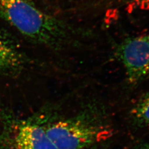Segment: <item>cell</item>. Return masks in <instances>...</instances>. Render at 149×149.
<instances>
[{"instance_id": "6da1fadb", "label": "cell", "mask_w": 149, "mask_h": 149, "mask_svg": "<svg viewBox=\"0 0 149 149\" xmlns=\"http://www.w3.org/2000/svg\"><path fill=\"white\" fill-rule=\"evenodd\" d=\"M0 19L33 42L55 50L68 46L74 36L70 26L40 10L33 0H0Z\"/></svg>"}, {"instance_id": "7a4b0ae2", "label": "cell", "mask_w": 149, "mask_h": 149, "mask_svg": "<svg viewBox=\"0 0 149 149\" xmlns=\"http://www.w3.org/2000/svg\"><path fill=\"white\" fill-rule=\"evenodd\" d=\"M56 149H86L107 140L113 129L96 109L43 125Z\"/></svg>"}, {"instance_id": "3957f363", "label": "cell", "mask_w": 149, "mask_h": 149, "mask_svg": "<svg viewBox=\"0 0 149 149\" xmlns=\"http://www.w3.org/2000/svg\"><path fill=\"white\" fill-rule=\"evenodd\" d=\"M0 149H56L43 125L23 119L6 121L0 134Z\"/></svg>"}, {"instance_id": "277c9868", "label": "cell", "mask_w": 149, "mask_h": 149, "mask_svg": "<svg viewBox=\"0 0 149 149\" xmlns=\"http://www.w3.org/2000/svg\"><path fill=\"white\" fill-rule=\"evenodd\" d=\"M116 55L129 82L139 83L149 74V33L125 39L118 45Z\"/></svg>"}, {"instance_id": "5b68a950", "label": "cell", "mask_w": 149, "mask_h": 149, "mask_svg": "<svg viewBox=\"0 0 149 149\" xmlns=\"http://www.w3.org/2000/svg\"><path fill=\"white\" fill-rule=\"evenodd\" d=\"M25 61L15 43L0 29V76L19 72L24 68Z\"/></svg>"}, {"instance_id": "8992f818", "label": "cell", "mask_w": 149, "mask_h": 149, "mask_svg": "<svg viewBox=\"0 0 149 149\" xmlns=\"http://www.w3.org/2000/svg\"><path fill=\"white\" fill-rule=\"evenodd\" d=\"M134 121L139 126L149 127V92L141 96L131 110Z\"/></svg>"}, {"instance_id": "52a82bcc", "label": "cell", "mask_w": 149, "mask_h": 149, "mask_svg": "<svg viewBox=\"0 0 149 149\" xmlns=\"http://www.w3.org/2000/svg\"><path fill=\"white\" fill-rule=\"evenodd\" d=\"M135 8L143 10H149V0H125Z\"/></svg>"}, {"instance_id": "ba28073f", "label": "cell", "mask_w": 149, "mask_h": 149, "mask_svg": "<svg viewBox=\"0 0 149 149\" xmlns=\"http://www.w3.org/2000/svg\"><path fill=\"white\" fill-rule=\"evenodd\" d=\"M139 149H149V143L141 145V146H140Z\"/></svg>"}, {"instance_id": "9c48e42d", "label": "cell", "mask_w": 149, "mask_h": 149, "mask_svg": "<svg viewBox=\"0 0 149 149\" xmlns=\"http://www.w3.org/2000/svg\"><path fill=\"white\" fill-rule=\"evenodd\" d=\"M91 149H97V148L96 145H95V146H93L92 148H91Z\"/></svg>"}]
</instances>
